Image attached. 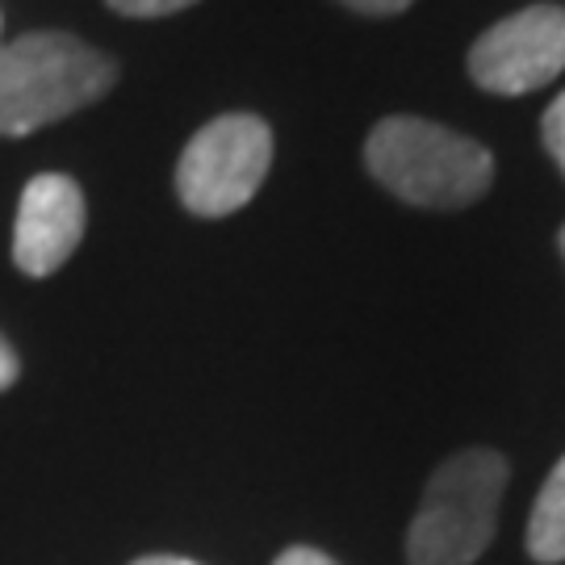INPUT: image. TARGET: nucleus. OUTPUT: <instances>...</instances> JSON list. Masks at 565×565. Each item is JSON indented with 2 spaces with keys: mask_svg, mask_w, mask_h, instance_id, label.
Listing matches in <instances>:
<instances>
[{
  "mask_svg": "<svg viewBox=\"0 0 565 565\" xmlns=\"http://www.w3.org/2000/svg\"><path fill=\"white\" fill-rule=\"evenodd\" d=\"M114 81L118 63L60 30L0 42V135H34L84 105L102 102Z\"/></svg>",
  "mask_w": 565,
  "mask_h": 565,
  "instance_id": "1",
  "label": "nucleus"
},
{
  "mask_svg": "<svg viewBox=\"0 0 565 565\" xmlns=\"http://www.w3.org/2000/svg\"><path fill=\"white\" fill-rule=\"evenodd\" d=\"M364 163L394 198L427 210L473 205L494 181V160L482 142L424 118L377 121L364 142Z\"/></svg>",
  "mask_w": 565,
  "mask_h": 565,
  "instance_id": "2",
  "label": "nucleus"
},
{
  "mask_svg": "<svg viewBox=\"0 0 565 565\" xmlns=\"http://www.w3.org/2000/svg\"><path fill=\"white\" fill-rule=\"evenodd\" d=\"M503 490L507 461L499 452L465 448L448 457L424 486L419 511L406 532V562L473 565L490 548Z\"/></svg>",
  "mask_w": 565,
  "mask_h": 565,
  "instance_id": "3",
  "label": "nucleus"
},
{
  "mask_svg": "<svg viewBox=\"0 0 565 565\" xmlns=\"http://www.w3.org/2000/svg\"><path fill=\"white\" fill-rule=\"evenodd\" d=\"M273 163V130L252 114H223L189 139L177 163V193L184 210L226 218L260 193Z\"/></svg>",
  "mask_w": 565,
  "mask_h": 565,
  "instance_id": "4",
  "label": "nucleus"
},
{
  "mask_svg": "<svg viewBox=\"0 0 565 565\" xmlns=\"http://www.w3.org/2000/svg\"><path fill=\"white\" fill-rule=\"evenodd\" d=\"M565 72V9L532 4L494 21L469 51V76L494 97H524Z\"/></svg>",
  "mask_w": 565,
  "mask_h": 565,
  "instance_id": "5",
  "label": "nucleus"
},
{
  "mask_svg": "<svg viewBox=\"0 0 565 565\" xmlns=\"http://www.w3.org/2000/svg\"><path fill=\"white\" fill-rule=\"evenodd\" d=\"M84 239V193L63 172H42L21 189L13 223V264L25 277H51Z\"/></svg>",
  "mask_w": 565,
  "mask_h": 565,
  "instance_id": "6",
  "label": "nucleus"
},
{
  "mask_svg": "<svg viewBox=\"0 0 565 565\" xmlns=\"http://www.w3.org/2000/svg\"><path fill=\"white\" fill-rule=\"evenodd\" d=\"M527 553L545 565L565 562V457L553 465L548 482L536 494L527 520Z\"/></svg>",
  "mask_w": 565,
  "mask_h": 565,
  "instance_id": "7",
  "label": "nucleus"
},
{
  "mask_svg": "<svg viewBox=\"0 0 565 565\" xmlns=\"http://www.w3.org/2000/svg\"><path fill=\"white\" fill-rule=\"evenodd\" d=\"M105 4L121 18H168V13H181L198 0H105Z\"/></svg>",
  "mask_w": 565,
  "mask_h": 565,
  "instance_id": "8",
  "label": "nucleus"
},
{
  "mask_svg": "<svg viewBox=\"0 0 565 565\" xmlns=\"http://www.w3.org/2000/svg\"><path fill=\"white\" fill-rule=\"evenodd\" d=\"M541 135H545L548 156L557 160V168L565 172V93L545 109V121H541Z\"/></svg>",
  "mask_w": 565,
  "mask_h": 565,
  "instance_id": "9",
  "label": "nucleus"
},
{
  "mask_svg": "<svg viewBox=\"0 0 565 565\" xmlns=\"http://www.w3.org/2000/svg\"><path fill=\"white\" fill-rule=\"evenodd\" d=\"M273 565H340V562H331L327 553H319V548H310V545H294V548H285Z\"/></svg>",
  "mask_w": 565,
  "mask_h": 565,
  "instance_id": "10",
  "label": "nucleus"
},
{
  "mask_svg": "<svg viewBox=\"0 0 565 565\" xmlns=\"http://www.w3.org/2000/svg\"><path fill=\"white\" fill-rule=\"evenodd\" d=\"M348 9H356V13H373V18H385V13H403L411 9L415 0H340Z\"/></svg>",
  "mask_w": 565,
  "mask_h": 565,
  "instance_id": "11",
  "label": "nucleus"
},
{
  "mask_svg": "<svg viewBox=\"0 0 565 565\" xmlns=\"http://www.w3.org/2000/svg\"><path fill=\"white\" fill-rule=\"evenodd\" d=\"M18 373H21L18 352H13V348H9V340L0 335V390H9V385L18 382Z\"/></svg>",
  "mask_w": 565,
  "mask_h": 565,
  "instance_id": "12",
  "label": "nucleus"
},
{
  "mask_svg": "<svg viewBox=\"0 0 565 565\" xmlns=\"http://www.w3.org/2000/svg\"><path fill=\"white\" fill-rule=\"evenodd\" d=\"M135 565H198V562H189V557H139Z\"/></svg>",
  "mask_w": 565,
  "mask_h": 565,
  "instance_id": "13",
  "label": "nucleus"
},
{
  "mask_svg": "<svg viewBox=\"0 0 565 565\" xmlns=\"http://www.w3.org/2000/svg\"><path fill=\"white\" fill-rule=\"evenodd\" d=\"M562 252H565V226H562Z\"/></svg>",
  "mask_w": 565,
  "mask_h": 565,
  "instance_id": "14",
  "label": "nucleus"
}]
</instances>
